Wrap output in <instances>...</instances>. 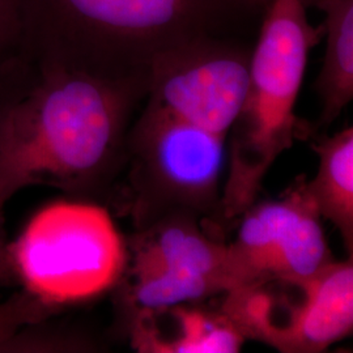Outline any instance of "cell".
Masks as SVG:
<instances>
[{"label": "cell", "mask_w": 353, "mask_h": 353, "mask_svg": "<svg viewBox=\"0 0 353 353\" xmlns=\"http://www.w3.org/2000/svg\"><path fill=\"white\" fill-rule=\"evenodd\" d=\"M250 51L212 36L157 54L145 105L128 130L119 183L135 229L164 214L223 220L228 147L245 100Z\"/></svg>", "instance_id": "1"}, {"label": "cell", "mask_w": 353, "mask_h": 353, "mask_svg": "<svg viewBox=\"0 0 353 353\" xmlns=\"http://www.w3.org/2000/svg\"><path fill=\"white\" fill-rule=\"evenodd\" d=\"M34 64V63H33ZM30 84L0 113V211L33 186L97 202L115 190L147 76L112 77L34 64Z\"/></svg>", "instance_id": "2"}, {"label": "cell", "mask_w": 353, "mask_h": 353, "mask_svg": "<svg viewBox=\"0 0 353 353\" xmlns=\"http://www.w3.org/2000/svg\"><path fill=\"white\" fill-rule=\"evenodd\" d=\"M20 52L112 77L148 75L152 59L212 36L237 0H20Z\"/></svg>", "instance_id": "3"}, {"label": "cell", "mask_w": 353, "mask_h": 353, "mask_svg": "<svg viewBox=\"0 0 353 353\" xmlns=\"http://www.w3.org/2000/svg\"><path fill=\"white\" fill-rule=\"evenodd\" d=\"M323 39L300 0H271L265 6L249 80L228 147L221 195L224 223L234 221L258 201L262 183L279 156L293 145L299 122L296 103L309 52Z\"/></svg>", "instance_id": "4"}, {"label": "cell", "mask_w": 353, "mask_h": 353, "mask_svg": "<svg viewBox=\"0 0 353 353\" xmlns=\"http://www.w3.org/2000/svg\"><path fill=\"white\" fill-rule=\"evenodd\" d=\"M8 252L20 290L57 313L113 290L128 256L109 210L76 198L38 210Z\"/></svg>", "instance_id": "5"}, {"label": "cell", "mask_w": 353, "mask_h": 353, "mask_svg": "<svg viewBox=\"0 0 353 353\" xmlns=\"http://www.w3.org/2000/svg\"><path fill=\"white\" fill-rule=\"evenodd\" d=\"M127 250L125 272L113 290L123 322L227 292V243L195 214H164L135 229Z\"/></svg>", "instance_id": "6"}, {"label": "cell", "mask_w": 353, "mask_h": 353, "mask_svg": "<svg viewBox=\"0 0 353 353\" xmlns=\"http://www.w3.org/2000/svg\"><path fill=\"white\" fill-rule=\"evenodd\" d=\"M353 256L316 274L223 293L221 310L245 339L283 353H319L352 335Z\"/></svg>", "instance_id": "7"}, {"label": "cell", "mask_w": 353, "mask_h": 353, "mask_svg": "<svg viewBox=\"0 0 353 353\" xmlns=\"http://www.w3.org/2000/svg\"><path fill=\"white\" fill-rule=\"evenodd\" d=\"M239 219L225 252L227 290L306 278L334 261L303 179L278 199L254 203Z\"/></svg>", "instance_id": "8"}, {"label": "cell", "mask_w": 353, "mask_h": 353, "mask_svg": "<svg viewBox=\"0 0 353 353\" xmlns=\"http://www.w3.org/2000/svg\"><path fill=\"white\" fill-rule=\"evenodd\" d=\"M176 305L164 310L139 313L123 322L130 344L144 353H237L245 336L219 309Z\"/></svg>", "instance_id": "9"}, {"label": "cell", "mask_w": 353, "mask_h": 353, "mask_svg": "<svg viewBox=\"0 0 353 353\" xmlns=\"http://www.w3.org/2000/svg\"><path fill=\"white\" fill-rule=\"evenodd\" d=\"M319 163L305 190L319 216L341 233L345 252L353 256V128L345 127L313 144Z\"/></svg>", "instance_id": "10"}, {"label": "cell", "mask_w": 353, "mask_h": 353, "mask_svg": "<svg viewBox=\"0 0 353 353\" xmlns=\"http://www.w3.org/2000/svg\"><path fill=\"white\" fill-rule=\"evenodd\" d=\"M325 13L326 50L316 79L322 110L319 126L328 127L353 99V0H330Z\"/></svg>", "instance_id": "11"}, {"label": "cell", "mask_w": 353, "mask_h": 353, "mask_svg": "<svg viewBox=\"0 0 353 353\" xmlns=\"http://www.w3.org/2000/svg\"><path fill=\"white\" fill-rule=\"evenodd\" d=\"M49 319H41L19 328L10 338L0 343V353L87 351L93 347L87 338L63 327L49 325Z\"/></svg>", "instance_id": "12"}, {"label": "cell", "mask_w": 353, "mask_h": 353, "mask_svg": "<svg viewBox=\"0 0 353 353\" xmlns=\"http://www.w3.org/2000/svg\"><path fill=\"white\" fill-rule=\"evenodd\" d=\"M58 313L38 303L24 290L0 301V343L10 338L24 325L57 316Z\"/></svg>", "instance_id": "13"}, {"label": "cell", "mask_w": 353, "mask_h": 353, "mask_svg": "<svg viewBox=\"0 0 353 353\" xmlns=\"http://www.w3.org/2000/svg\"><path fill=\"white\" fill-rule=\"evenodd\" d=\"M34 64L21 52L0 57V113L30 84Z\"/></svg>", "instance_id": "14"}, {"label": "cell", "mask_w": 353, "mask_h": 353, "mask_svg": "<svg viewBox=\"0 0 353 353\" xmlns=\"http://www.w3.org/2000/svg\"><path fill=\"white\" fill-rule=\"evenodd\" d=\"M21 1L0 0V57L20 52Z\"/></svg>", "instance_id": "15"}, {"label": "cell", "mask_w": 353, "mask_h": 353, "mask_svg": "<svg viewBox=\"0 0 353 353\" xmlns=\"http://www.w3.org/2000/svg\"><path fill=\"white\" fill-rule=\"evenodd\" d=\"M8 246H10V240L7 237L6 225H4V214L0 211V288L16 285L12 267L10 262Z\"/></svg>", "instance_id": "16"}, {"label": "cell", "mask_w": 353, "mask_h": 353, "mask_svg": "<svg viewBox=\"0 0 353 353\" xmlns=\"http://www.w3.org/2000/svg\"><path fill=\"white\" fill-rule=\"evenodd\" d=\"M327 1L330 0H300L305 8H321Z\"/></svg>", "instance_id": "17"}, {"label": "cell", "mask_w": 353, "mask_h": 353, "mask_svg": "<svg viewBox=\"0 0 353 353\" xmlns=\"http://www.w3.org/2000/svg\"><path fill=\"white\" fill-rule=\"evenodd\" d=\"M242 6L249 7H265L271 0H237Z\"/></svg>", "instance_id": "18"}]
</instances>
